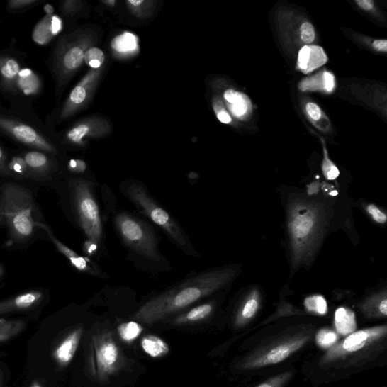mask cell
<instances>
[{"instance_id":"4","label":"cell","mask_w":387,"mask_h":387,"mask_svg":"<svg viewBox=\"0 0 387 387\" xmlns=\"http://www.w3.org/2000/svg\"><path fill=\"white\" fill-rule=\"evenodd\" d=\"M120 190L138 211L167 235L181 252L188 257L199 256L183 228L168 211L152 197L149 189L139 181H129L120 186Z\"/></svg>"},{"instance_id":"24","label":"cell","mask_w":387,"mask_h":387,"mask_svg":"<svg viewBox=\"0 0 387 387\" xmlns=\"http://www.w3.org/2000/svg\"><path fill=\"white\" fill-rule=\"evenodd\" d=\"M230 110L237 118L244 117L250 109V101L247 96L233 89H228L224 94Z\"/></svg>"},{"instance_id":"9","label":"cell","mask_w":387,"mask_h":387,"mask_svg":"<svg viewBox=\"0 0 387 387\" xmlns=\"http://www.w3.org/2000/svg\"><path fill=\"white\" fill-rule=\"evenodd\" d=\"M70 187L78 225L86 240L100 247L103 242L104 231L94 185L88 180L74 179Z\"/></svg>"},{"instance_id":"48","label":"cell","mask_w":387,"mask_h":387,"mask_svg":"<svg viewBox=\"0 0 387 387\" xmlns=\"http://www.w3.org/2000/svg\"><path fill=\"white\" fill-rule=\"evenodd\" d=\"M128 3L132 6H139L140 5L142 4L144 2L141 1V0H140V1H138V0H135V1H133V0H131V1H128Z\"/></svg>"},{"instance_id":"29","label":"cell","mask_w":387,"mask_h":387,"mask_svg":"<svg viewBox=\"0 0 387 387\" xmlns=\"http://www.w3.org/2000/svg\"><path fill=\"white\" fill-rule=\"evenodd\" d=\"M26 327L22 320H0V343L17 336Z\"/></svg>"},{"instance_id":"16","label":"cell","mask_w":387,"mask_h":387,"mask_svg":"<svg viewBox=\"0 0 387 387\" xmlns=\"http://www.w3.org/2000/svg\"><path fill=\"white\" fill-rule=\"evenodd\" d=\"M327 57L321 47L305 45L299 52L298 67L304 74H309L325 64Z\"/></svg>"},{"instance_id":"12","label":"cell","mask_w":387,"mask_h":387,"mask_svg":"<svg viewBox=\"0 0 387 387\" xmlns=\"http://www.w3.org/2000/svg\"><path fill=\"white\" fill-rule=\"evenodd\" d=\"M37 226L41 228L50 238L51 242L59 252L63 254L71 264L78 271L86 273L89 276L99 279H106L108 276L89 257L77 254L73 249L68 247L59 240L50 230L48 225L37 222Z\"/></svg>"},{"instance_id":"21","label":"cell","mask_w":387,"mask_h":387,"mask_svg":"<svg viewBox=\"0 0 387 387\" xmlns=\"http://www.w3.org/2000/svg\"><path fill=\"white\" fill-rule=\"evenodd\" d=\"M335 87V79L332 73L325 72L302 81L299 88L302 91H324L332 93Z\"/></svg>"},{"instance_id":"25","label":"cell","mask_w":387,"mask_h":387,"mask_svg":"<svg viewBox=\"0 0 387 387\" xmlns=\"http://www.w3.org/2000/svg\"><path fill=\"white\" fill-rule=\"evenodd\" d=\"M259 308V298L256 293L252 294L244 303L235 318L236 327H244L253 320Z\"/></svg>"},{"instance_id":"41","label":"cell","mask_w":387,"mask_h":387,"mask_svg":"<svg viewBox=\"0 0 387 387\" xmlns=\"http://www.w3.org/2000/svg\"><path fill=\"white\" fill-rule=\"evenodd\" d=\"M86 164L82 160H79V159H76V160H71L69 163H68V169H69L70 172L75 173V174H82L86 172Z\"/></svg>"},{"instance_id":"11","label":"cell","mask_w":387,"mask_h":387,"mask_svg":"<svg viewBox=\"0 0 387 387\" xmlns=\"http://www.w3.org/2000/svg\"><path fill=\"white\" fill-rule=\"evenodd\" d=\"M85 50L82 44L64 45L57 47L55 59V73L58 84L62 86L65 79L74 73L84 62Z\"/></svg>"},{"instance_id":"5","label":"cell","mask_w":387,"mask_h":387,"mask_svg":"<svg viewBox=\"0 0 387 387\" xmlns=\"http://www.w3.org/2000/svg\"><path fill=\"white\" fill-rule=\"evenodd\" d=\"M322 215L316 204L299 201L288 210V226L293 264L298 265L313 252L320 236Z\"/></svg>"},{"instance_id":"20","label":"cell","mask_w":387,"mask_h":387,"mask_svg":"<svg viewBox=\"0 0 387 387\" xmlns=\"http://www.w3.org/2000/svg\"><path fill=\"white\" fill-rule=\"evenodd\" d=\"M335 327L337 335L345 337L357 332L355 313L346 307H340L335 312Z\"/></svg>"},{"instance_id":"26","label":"cell","mask_w":387,"mask_h":387,"mask_svg":"<svg viewBox=\"0 0 387 387\" xmlns=\"http://www.w3.org/2000/svg\"><path fill=\"white\" fill-rule=\"evenodd\" d=\"M360 308L369 318H385L387 315V299L386 295L364 303Z\"/></svg>"},{"instance_id":"38","label":"cell","mask_w":387,"mask_h":387,"mask_svg":"<svg viewBox=\"0 0 387 387\" xmlns=\"http://www.w3.org/2000/svg\"><path fill=\"white\" fill-rule=\"evenodd\" d=\"M39 0H10L7 7L11 11H18L30 8L39 4Z\"/></svg>"},{"instance_id":"35","label":"cell","mask_w":387,"mask_h":387,"mask_svg":"<svg viewBox=\"0 0 387 387\" xmlns=\"http://www.w3.org/2000/svg\"><path fill=\"white\" fill-rule=\"evenodd\" d=\"M322 172L325 179L335 180L340 176V170L328 157L327 150L324 145V160L322 162Z\"/></svg>"},{"instance_id":"49","label":"cell","mask_w":387,"mask_h":387,"mask_svg":"<svg viewBox=\"0 0 387 387\" xmlns=\"http://www.w3.org/2000/svg\"><path fill=\"white\" fill-rule=\"evenodd\" d=\"M30 387H42V386L38 383L35 382V383H32V385Z\"/></svg>"},{"instance_id":"13","label":"cell","mask_w":387,"mask_h":387,"mask_svg":"<svg viewBox=\"0 0 387 387\" xmlns=\"http://www.w3.org/2000/svg\"><path fill=\"white\" fill-rule=\"evenodd\" d=\"M214 311V303L205 302L194 305L184 311L170 317L163 322L178 327L197 325L208 320Z\"/></svg>"},{"instance_id":"17","label":"cell","mask_w":387,"mask_h":387,"mask_svg":"<svg viewBox=\"0 0 387 387\" xmlns=\"http://www.w3.org/2000/svg\"><path fill=\"white\" fill-rule=\"evenodd\" d=\"M62 29V21L57 16H45L34 28L32 37L40 45L48 44Z\"/></svg>"},{"instance_id":"36","label":"cell","mask_w":387,"mask_h":387,"mask_svg":"<svg viewBox=\"0 0 387 387\" xmlns=\"http://www.w3.org/2000/svg\"><path fill=\"white\" fill-rule=\"evenodd\" d=\"M9 172L16 176H26L29 174V170L24 157H14L8 164Z\"/></svg>"},{"instance_id":"50","label":"cell","mask_w":387,"mask_h":387,"mask_svg":"<svg viewBox=\"0 0 387 387\" xmlns=\"http://www.w3.org/2000/svg\"><path fill=\"white\" fill-rule=\"evenodd\" d=\"M3 275H4V268L1 265H0V278H1Z\"/></svg>"},{"instance_id":"51","label":"cell","mask_w":387,"mask_h":387,"mask_svg":"<svg viewBox=\"0 0 387 387\" xmlns=\"http://www.w3.org/2000/svg\"><path fill=\"white\" fill-rule=\"evenodd\" d=\"M106 4H116V1H107V2H106Z\"/></svg>"},{"instance_id":"15","label":"cell","mask_w":387,"mask_h":387,"mask_svg":"<svg viewBox=\"0 0 387 387\" xmlns=\"http://www.w3.org/2000/svg\"><path fill=\"white\" fill-rule=\"evenodd\" d=\"M43 293L38 291L18 294L0 302V315L32 309L43 301Z\"/></svg>"},{"instance_id":"32","label":"cell","mask_w":387,"mask_h":387,"mask_svg":"<svg viewBox=\"0 0 387 387\" xmlns=\"http://www.w3.org/2000/svg\"><path fill=\"white\" fill-rule=\"evenodd\" d=\"M89 131L90 126L88 123H79L66 133V140L73 144H81Z\"/></svg>"},{"instance_id":"37","label":"cell","mask_w":387,"mask_h":387,"mask_svg":"<svg viewBox=\"0 0 387 387\" xmlns=\"http://www.w3.org/2000/svg\"><path fill=\"white\" fill-rule=\"evenodd\" d=\"M301 37L303 42L306 44H310L315 40V33L311 23H303L301 27Z\"/></svg>"},{"instance_id":"6","label":"cell","mask_w":387,"mask_h":387,"mask_svg":"<svg viewBox=\"0 0 387 387\" xmlns=\"http://www.w3.org/2000/svg\"><path fill=\"white\" fill-rule=\"evenodd\" d=\"M30 193L15 184H5L0 195V224L8 226L16 242H25L33 236L37 222L33 216Z\"/></svg>"},{"instance_id":"39","label":"cell","mask_w":387,"mask_h":387,"mask_svg":"<svg viewBox=\"0 0 387 387\" xmlns=\"http://www.w3.org/2000/svg\"><path fill=\"white\" fill-rule=\"evenodd\" d=\"M366 210L375 222L380 224L386 223L387 218L386 213L378 208L376 205L369 204L368 205Z\"/></svg>"},{"instance_id":"42","label":"cell","mask_w":387,"mask_h":387,"mask_svg":"<svg viewBox=\"0 0 387 387\" xmlns=\"http://www.w3.org/2000/svg\"><path fill=\"white\" fill-rule=\"evenodd\" d=\"M307 113L310 117L314 120H318L322 118V111L320 107L313 102H309L305 107Z\"/></svg>"},{"instance_id":"33","label":"cell","mask_w":387,"mask_h":387,"mask_svg":"<svg viewBox=\"0 0 387 387\" xmlns=\"http://www.w3.org/2000/svg\"><path fill=\"white\" fill-rule=\"evenodd\" d=\"M105 60L104 52L97 47L89 48L85 52L84 62L95 69L100 67L104 63Z\"/></svg>"},{"instance_id":"43","label":"cell","mask_w":387,"mask_h":387,"mask_svg":"<svg viewBox=\"0 0 387 387\" xmlns=\"http://www.w3.org/2000/svg\"><path fill=\"white\" fill-rule=\"evenodd\" d=\"M99 248H100L99 246L95 242L86 240L84 245V252L87 256H94L96 253Z\"/></svg>"},{"instance_id":"34","label":"cell","mask_w":387,"mask_h":387,"mask_svg":"<svg viewBox=\"0 0 387 387\" xmlns=\"http://www.w3.org/2000/svg\"><path fill=\"white\" fill-rule=\"evenodd\" d=\"M292 371L283 372L259 384L257 387H284L293 378Z\"/></svg>"},{"instance_id":"18","label":"cell","mask_w":387,"mask_h":387,"mask_svg":"<svg viewBox=\"0 0 387 387\" xmlns=\"http://www.w3.org/2000/svg\"><path fill=\"white\" fill-rule=\"evenodd\" d=\"M20 71V64L15 59L0 56V88L8 93H17L16 85Z\"/></svg>"},{"instance_id":"28","label":"cell","mask_w":387,"mask_h":387,"mask_svg":"<svg viewBox=\"0 0 387 387\" xmlns=\"http://www.w3.org/2000/svg\"><path fill=\"white\" fill-rule=\"evenodd\" d=\"M144 328L140 323L135 321L123 322L118 327L120 338L128 344L133 343L143 332Z\"/></svg>"},{"instance_id":"23","label":"cell","mask_w":387,"mask_h":387,"mask_svg":"<svg viewBox=\"0 0 387 387\" xmlns=\"http://www.w3.org/2000/svg\"><path fill=\"white\" fill-rule=\"evenodd\" d=\"M140 345L147 356L155 359L166 357L170 350L169 345L162 338L153 335L143 337Z\"/></svg>"},{"instance_id":"1","label":"cell","mask_w":387,"mask_h":387,"mask_svg":"<svg viewBox=\"0 0 387 387\" xmlns=\"http://www.w3.org/2000/svg\"><path fill=\"white\" fill-rule=\"evenodd\" d=\"M234 275L233 269L225 267L189 276L145 302L133 314V320L146 325L163 322L221 290Z\"/></svg>"},{"instance_id":"46","label":"cell","mask_w":387,"mask_h":387,"mask_svg":"<svg viewBox=\"0 0 387 387\" xmlns=\"http://www.w3.org/2000/svg\"><path fill=\"white\" fill-rule=\"evenodd\" d=\"M356 3L361 9L366 11L371 10L374 7L372 0H357Z\"/></svg>"},{"instance_id":"31","label":"cell","mask_w":387,"mask_h":387,"mask_svg":"<svg viewBox=\"0 0 387 387\" xmlns=\"http://www.w3.org/2000/svg\"><path fill=\"white\" fill-rule=\"evenodd\" d=\"M304 306L307 312L318 315H325L327 313V303L321 295L311 296L304 301Z\"/></svg>"},{"instance_id":"10","label":"cell","mask_w":387,"mask_h":387,"mask_svg":"<svg viewBox=\"0 0 387 387\" xmlns=\"http://www.w3.org/2000/svg\"><path fill=\"white\" fill-rule=\"evenodd\" d=\"M0 130L15 140L39 151L56 154L55 147L35 129L13 118L0 116Z\"/></svg>"},{"instance_id":"22","label":"cell","mask_w":387,"mask_h":387,"mask_svg":"<svg viewBox=\"0 0 387 387\" xmlns=\"http://www.w3.org/2000/svg\"><path fill=\"white\" fill-rule=\"evenodd\" d=\"M29 174L37 176L47 175L52 168L50 159L47 155L39 151H32L24 157Z\"/></svg>"},{"instance_id":"2","label":"cell","mask_w":387,"mask_h":387,"mask_svg":"<svg viewBox=\"0 0 387 387\" xmlns=\"http://www.w3.org/2000/svg\"><path fill=\"white\" fill-rule=\"evenodd\" d=\"M387 326L360 330L346 337L318 359V369L332 377L350 375L375 366L386 357Z\"/></svg>"},{"instance_id":"27","label":"cell","mask_w":387,"mask_h":387,"mask_svg":"<svg viewBox=\"0 0 387 387\" xmlns=\"http://www.w3.org/2000/svg\"><path fill=\"white\" fill-rule=\"evenodd\" d=\"M111 47L120 53L133 52L138 49V38L132 33L124 32L112 40Z\"/></svg>"},{"instance_id":"14","label":"cell","mask_w":387,"mask_h":387,"mask_svg":"<svg viewBox=\"0 0 387 387\" xmlns=\"http://www.w3.org/2000/svg\"><path fill=\"white\" fill-rule=\"evenodd\" d=\"M84 332L83 326L74 328L55 347L53 352V357L62 367L67 366L74 359Z\"/></svg>"},{"instance_id":"44","label":"cell","mask_w":387,"mask_h":387,"mask_svg":"<svg viewBox=\"0 0 387 387\" xmlns=\"http://www.w3.org/2000/svg\"><path fill=\"white\" fill-rule=\"evenodd\" d=\"M9 174L10 173L6 164V156L1 147H0V176H8Z\"/></svg>"},{"instance_id":"30","label":"cell","mask_w":387,"mask_h":387,"mask_svg":"<svg viewBox=\"0 0 387 387\" xmlns=\"http://www.w3.org/2000/svg\"><path fill=\"white\" fill-rule=\"evenodd\" d=\"M315 343L321 349L327 350L335 346L340 340L337 333L330 328H322L315 336Z\"/></svg>"},{"instance_id":"3","label":"cell","mask_w":387,"mask_h":387,"mask_svg":"<svg viewBox=\"0 0 387 387\" xmlns=\"http://www.w3.org/2000/svg\"><path fill=\"white\" fill-rule=\"evenodd\" d=\"M315 337L312 326L296 327L262 341L254 349L239 359L235 368L247 371L277 365L311 342Z\"/></svg>"},{"instance_id":"45","label":"cell","mask_w":387,"mask_h":387,"mask_svg":"<svg viewBox=\"0 0 387 387\" xmlns=\"http://www.w3.org/2000/svg\"><path fill=\"white\" fill-rule=\"evenodd\" d=\"M373 47L375 50L379 52H386L387 51V40H378L373 43Z\"/></svg>"},{"instance_id":"7","label":"cell","mask_w":387,"mask_h":387,"mask_svg":"<svg viewBox=\"0 0 387 387\" xmlns=\"http://www.w3.org/2000/svg\"><path fill=\"white\" fill-rule=\"evenodd\" d=\"M127 364V357L109 329L99 330L91 336L86 357V371L91 379L106 383L117 376Z\"/></svg>"},{"instance_id":"47","label":"cell","mask_w":387,"mask_h":387,"mask_svg":"<svg viewBox=\"0 0 387 387\" xmlns=\"http://www.w3.org/2000/svg\"><path fill=\"white\" fill-rule=\"evenodd\" d=\"M44 10L45 13H47V16H52L54 15V8L52 6L47 4L44 6Z\"/></svg>"},{"instance_id":"8","label":"cell","mask_w":387,"mask_h":387,"mask_svg":"<svg viewBox=\"0 0 387 387\" xmlns=\"http://www.w3.org/2000/svg\"><path fill=\"white\" fill-rule=\"evenodd\" d=\"M113 223L124 246L135 255L152 264L164 263L157 235L150 224L127 211L117 213Z\"/></svg>"},{"instance_id":"40","label":"cell","mask_w":387,"mask_h":387,"mask_svg":"<svg viewBox=\"0 0 387 387\" xmlns=\"http://www.w3.org/2000/svg\"><path fill=\"white\" fill-rule=\"evenodd\" d=\"M213 107L216 113V117H218L221 123L229 124L232 122V118L230 116V113H228L222 106L218 105V103H214Z\"/></svg>"},{"instance_id":"19","label":"cell","mask_w":387,"mask_h":387,"mask_svg":"<svg viewBox=\"0 0 387 387\" xmlns=\"http://www.w3.org/2000/svg\"><path fill=\"white\" fill-rule=\"evenodd\" d=\"M16 91L26 96H36L43 88L40 77L28 68L21 69L17 81Z\"/></svg>"}]
</instances>
